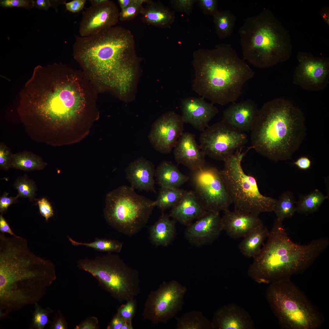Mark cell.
Returning a JSON list of instances; mask_svg holds the SVG:
<instances>
[{
	"label": "cell",
	"instance_id": "9c48e42d",
	"mask_svg": "<svg viewBox=\"0 0 329 329\" xmlns=\"http://www.w3.org/2000/svg\"><path fill=\"white\" fill-rule=\"evenodd\" d=\"M77 267L90 273L104 290L120 302L134 299L140 292L139 272L117 254L107 253L94 259L80 260Z\"/></svg>",
	"mask_w": 329,
	"mask_h": 329
},
{
	"label": "cell",
	"instance_id": "8992f818",
	"mask_svg": "<svg viewBox=\"0 0 329 329\" xmlns=\"http://www.w3.org/2000/svg\"><path fill=\"white\" fill-rule=\"evenodd\" d=\"M73 49L81 64L108 84L133 68L134 37L129 30L121 27H113L87 36H77Z\"/></svg>",
	"mask_w": 329,
	"mask_h": 329
},
{
	"label": "cell",
	"instance_id": "8d00e7d4",
	"mask_svg": "<svg viewBox=\"0 0 329 329\" xmlns=\"http://www.w3.org/2000/svg\"><path fill=\"white\" fill-rule=\"evenodd\" d=\"M13 187L18 191L16 196L18 198H27L31 202L36 200V185L27 174L17 178L13 183Z\"/></svg>",
	"mask_w": 329,
	"mask_h": 329
},
{
	"label": "cell",
	"instance_id": "1f68e13d",
	"mask_svg": "<svg viewBox=\"0 0 329 329\" xmlns=\"http://www.w3.org/2000/svg\"><path fill=\"white\" fill-rule=\"evenodd\" d=\"M328 197L317 189L314 190L307 194L300 196L296 203V211L304 214L316 212Z\"/></svg>",
	"mask_w": 329,
	"mask_h": 329
},
{
	"label": "cell",
	"instance_id": "8fae6325",
	"mask_svg": "<svg viewBox=\"0 0 329 329\" xmlns=\"http://www.w3.org/2000/svg\"><path fill=\"white\" fill-rule=\"evenodd\" d=\"M244 155L238 150L224 161L220 171L235 210L258 215L273 211L277 200L261 194L255 178L244 172L241 164Z\"/></svg>",
	"mask_w": 329,
	"mask_h": 329
},
{
	"label": "cell",
	"instance_id": "d4e9b609",
	"mask_svg": "<svg viewBox=\"0 0 329 329\" xmlns=\"http://www.w3.org/2000/svg\"><path fill=\"white\" fill-rule=\"evenodd\" d=\"M194 191H186L172 207L169 216L182 224L188 226L207 212Z\"/></svg>",
	"mask_w": 329,
	"mask_h": 329
},
{
	"label": "cell",
	"instance_id": "e575fe53",
	"mask_svg": "<svg viewBox=\"0 0 329 329\" xmlns=\"http://www.w3.org/2000/svg\"><path fill=\"white\" fill-rule=\"evenodd\" d=\"M69 240L74 246H84L97 251L107 253H119L122 250V243L116 240L96 238L94 241L90 242H82L76 241L68 236Z\"/></svg>",
	"mask_w": 329,
	"mask_h": 329
},
{
	"label": "cell",
	"instance_id": "9a60e30c",
	"mask_svg": "<svg viewBox=\"0 0 329 329\" xmlns=\"http://www.w3.org/2000/svg\"><path fill=\"white\" fill-rule=\"evenodd\" d=\"M298 64L293 75V83L308 91H319L325 89L329 80V59L316 57L310 52L299 51Z\"/></svg>",
	"mask_w": 329,
	"mask_h": 329
},
{
	"label": "cell",
	"instance_id": "836d02e7",
	"mask_svg": "<svg viewBox=\"0 0 329 329\" xmlns=\"http://www.w3.org/2000/svg\"><path fill=\"white\" fill-rule=\"evenodd\" d=\"M296 203L293 193L290 191L283 192L277 200L273 211L276 219L281 220L291 217L296 211Z\"/></svg>",
	"mask_w": 329,
	"mask_h": 329
},
{
	"label": "cell",
	"instance_id": "11a10c76",
	"mask_svg": "<svg viewBox=\"0 0 329 329\" xmlns=\"http://www.w3.org/2000/svg\"><path fill=\"white\" fill-rule=\"evenodd\" d=\"M134 0H119L118 2L121 9H123L131 5Z\"/></svg>",
	"mask_w": 329,
	"mask_h": 329
},
{
	"label": "cell",
	"instance_id": "484cf974",
	"mask_svg": "<svg viewBox=\"0 0 329 329\" xmlns=\"http://www.w3.org/2000/svg\"><path fill=\"white\" fill-rule=\"evenodd\" d=\"M146 2L140 12L143 21L157 27L170 28L175 19L174 12L158 2L147 0Z\"/></svg>",
	"mask_w": 329,
	"mask_h": 329
},
{
	"label": "cell",
	"instance_id": "681fc988",
	"mask_svg": "<svg viewBox=\"0 0 329 329\" xmlns=\"http://www.w3.org/2000/svg\"><path fill=\"white\" fill-rule=\"evenodd\" d=\"M99 327L97 318L95 317H89L79 324L76 326L75 329H98Z\"/></svg>",
	"mask_w": 329,
	"mask_h": 329
},
{
	"label": "cell",
	"instance_id": "6da1fadb",
	"mask_svg": "<svg viewBox=\"0 0 329 329\" xmlns=\"http://www.w3.org/2000/svg\"><path fill=\"white\" fill-rule=\"evenodd\" d=\"M44 73L30 85L25 99L31 125L47 128L52 141L71 144L89 134L92 126L82 120L84 100L67 79Z\"/></svg>",
	"mask_w": 329,
	"mask_h": 329
},
{
	"label": "cell",
	"instance_id": "7dc6e473",
	"mask_svg": "<svg viewBox=\"0 0 329 329\" xmlns=\"http://www.w3.org/2000/svg\"><path fill=\"white\" fill-rule=\"evenodd\" d=\"M65 1L35 0H34V5L38 9L48 10V9L52 7L56 9L58 5L61 3L64 4Z\"/></svg>",
	"mask_w": 329,
	"mask_h": 329
},
{
	"label": "cell",
	"instance_id": "7a4b0ae2",
	"mask_svg": "<svg viewBox=\"0 0 329 329\" xmlns=\"http://www.w3.org/2000/svg\"><path fill=\"white\" fill-rule=\"evenodd\" d=\"M54 264L38 256L19 235L0 237V319L37 303L55 280Z\"/></svg>",
	"mask_w": 329,
	"mask_h": 329
},
{
	"label": "cell",
	"instance_id": "db71d44e",
	"mask_svg": "<svg viewBox=\"0 0 329 329\" xmlns=\"http://www.w3.org/2000/svg\"><path fill=\"white\" fill-rule=\"evenodd\" d=\"M3 215H0V231L3 233H8L11 235H16L12 231L9 224L3 216Z\"/></svg>",
	"mask_w": 329,
	"mask_h": 329
},
{
	"label": "cell",
	"instance_id": "cb8c5ba5",
	"mask_svg": "<svg viewBox=\"0 0 329 329\" xmlns=\"http://www.w3.org/2000/svg\"><path fill=\"white\" fill-rule=\"evenodd\" d=\"M155 171L153 163L143 157L132 161L125 170L126 178L133 188L154 192Z\"/></svg>",
	"mask_w": 329,
	"mask_h": 329
},
{
	"label": "cell",
	"instance_id": "44dd1931",
	"mask_svg": "<svg viewBox=\"0 0 329 329\" xmlns=\"http://www.w3.org/2000/svg\"><path fill=\"white\" fill-rule=\"evenodd\" d=\"M174 148V158L178 164L183 165L192 171L205 165V155L197 143L193 133L183 132Z\"/></svg>",
	"mask_w": 329,
	"mask_h": 329
},
{
	"label": "cell",
	"instance_id": "83f0119b",
	"mask_svg": "<svg viewBox=\"0 0 329 329\" xmlns=\"http://www.w3.org/2000/svg\"><path fill=\"white\" fill-rule=\"evenodd\" d=\"M155 175L161 187L179 188L189 180V177L182 173L175 165L166 161L158 165Z\"/></svg>",
	"mask_w": 329,
	"mask_h": 329
},
{
	"label": "cell",
	"instance_id": "74e56055",
	"mask_svg": "<svg viewBox=\"0 0 329 329\" xmlns=\"http://www.w3.org/2000/svg\"><path fill=\"white\" fill-rule=\"evenodd\" d=\"M34 305V309L29 328L44 329L48 324H49L51 321L49 320V317L54 310L50 307L43 308L37 303Z\"/></svg>",
	"mask_w": 329,
	"mask_h": 329
},
{
	"label": "cell",
	"instance_id": "680465c9",
	"mask_svg": "<svg viewBox=\"0 0 329 329\" xmlns=\"http://www.w3.org/2000/svg\"><path fill=\"white\" fill-rule=\"evenodd\" d=\"M105 0H91L90 2L91 5H99L103 2Z\"/></svg>",
	"mask_w": 329,
	"mask_h": 329
},
{
	"label": "cell",
	"instance_id": "f5cc1de1",
	"mask_svg": "<svg viewBox=\"0 0 329 329\" xmlns=\"http://www.w3.org/2000/svg\"><path fill=\"white\" fill-rule=\"evenodd\" d=\"M125 320L117 313L107 327L108 329H121Z\"/></svg>",
	"mask_w": 329,
	"mask_h": 329
},
{
	"label": "cell",
	"instance_id": "b9f144b4",
	"mask_svg": "<svg viewBox=\"0 0 329 329\" xmlns=\"http://www.w3.org/2000/svg\"><path fill=\"white\" fill-rule=\"evenodd\" d=\"M12 154L9 149L4 144H0V168L7 171L11 168Z\"/></svg>",
	"mask_w": 329,
	"mask_h": 329
},
{
	"label": "cell",
	"instance_id": "816d5d0a",
	"mask_svg": "<svg viewBox=\"0 0 329 329\" xmlns=\"http://www.w3.org/2000/svg\"><path fill=\"white\" fill-rule=\"evenodd\" d=\"M293 164L299 169L302 170H306L310 167L311 161L307 157L302 156L294 161Z\"/></svg>",
	"mask_w": 329,
	"mask_h": 329
},
{
	"label": "cell",
	"instance_id": "ffe728a7",
	"mask_svg": "<svg viewBox=\"0 0 329 329\" xmlns=\"http://www.w3.org/2000/svg\"><path fill=\"white\" fill-rule=\"evenodd\" d=\"M259 109L250 99L232 103L223 111L221 120L231 127L245 133L250 132Z\"/></svg>",
	"mask_w": 329,
	"mask_h": 329
},
{
	"label": "cell",
	"instance_id": "ba28073f",
	"mask_svg": "<svg viewBox=\"0 0 329 329\" xmlns=\"http://www.w3.org/2000/svg\"><path fill=\"white\" fill-rule=\"evenodd\" d=\"M266 297L285 329H317L324 318L304 292L290 280L269 284Z\"/></svg>",
	"mask_w": 329,
	"mask_h": 329
},
{
	"label": "cell",
	"instance_id": "c3c4849f",
	"mask_svg": "<svg viewBox=\"0 0 329 329\" xmlns=\"http://www.w3.org/2000/svg\"><path fill=\"white\" fill-rule=\"evenodd\" d=\"M9 193L5 192L0 197V213L3 215L6 213L9 207L11 205L18 202V197L17 196L8 197Z\"/></svg>",
	"mask_w": 329,
	"mask_h": 329
},
{
	"label": "cell",
	"instance_id": "9f6ffc18",
	"mask_svg": "<svg viewBox=\"0 0 329 329\" xmlns=\"http://www.w3.org/2000/svg\"><path fill=\"white\" fill-rule=\"evenodd\" d=\"M320 14L324 20L329 25V11L328 9L324 8L322 9L320 11Z\"/></svg>",
	"mask_w": 329,
	"mask_h": 329
},
{
	"label": "cell",
	"instance_id": "60d3db41",
	"mask_svg": "<svg viewBox=\"0 0 329 329\" xmlns=\"http://www.w3.org/2000/svg\"><path fill=\"white\" fill-rule=\"evenodd\" d=\"M172 7L176 11L186 15L192 12L194 4L197 0H172L170 1Z\"/></svg>",
	"mask_w": 329,
	"mask_h": 329
},
{
	"label": "cell",
	"instance_id": "f6af8a7d",
	"mask_svg": "<svg viewBox=\"0 0 329 329\" xmlns=\"http://www.w3.org/2000/svg\"><path fill=\"white\" fill-rule=\"evenodd\" d=\"M40 213L44 217L46 221L54 215V211L50 203L45 197L42 198L37 201Z\"/></svg>",
	"mask_w": 329,
	"mask_h": 329
},
{
	"label": "cell",
	"instance_id": "52a82bcc",
	"mask_svg": "<svg viewBox=\"0 0 329 329\" xmlns=\"http://www.w3.org/2000/svg\"><path fill=\"white\" fill-rule=\"evenodd\" d=\"M238 34L243 59L257 68L273 66L291 55L289 32L268 9L247 18Z\"/></svg>",
	"mask_w": 329,
	"mask_h": 329
},
{
	"label": "cell",
	"instance_id": "e0dca14e",
	"mask_svg": "<svg viewBox=\"0 0 329 329\" xmlns=\"http://www.w3.org/2000/svg\"><path fill=\"white\" fill-rule=\"evenodd\" d=\"M119 13L111 1L91 5L83 13L79 30L80 36H90L114 27L119 19Z\"/></svg>",
	"mask_w": 329,
	"mask_h": 329
},
{
	"label": "cell",
	"instance_id": "7bdbcfd3",
	"mask_svg": "<svg viewBox=\"0 0 329 329\" xmlns=\"http://www.w3.org/2000/svg\"><path fill=\"white\" fill-rule=\"evenodd\" d=\"M0 5L4 8L21 7L30 10L34 7L33 0H1Z\"/></svg>",
	"mask_w": 329,
	"mask_h": 329
},
{
	"label": "cell",
	"instance_id": "4fadbf2b",
	"mask_svg": "<svg viewBox=\"0 0 329 329\" xmlns=\"http://www.w3.org/2000/svg\"><path fill=\"white\" fill-rule=\"evenodd\" d=\"M192 172L194 192L205 210L218 212L228 210L232 202L221 171L205 165Z\"/></svg>",
	"mask_w": 329,
	"mask_h": 329
},
{
	"label": "cell",
	"instance_id": "30bf717a",
	"mask_svg": "<svg viewBox=\"0 0 329 329\" xmlns=\"http://www.w3.org/2000/svg\"><path fill=\"white\" fill-rule=\"evenodd\" d=\"M155 206V201L136 193L131 186L123 185L107 194L103 214L112 227L131 236L145 226Z\"/></svg>",
	"mask_w": 329,
	"mask_h": 329
},
{
	"label": "cell",
	"instance_id": "277c9868",
	"mask_svg": "<svg viewBox=\"0 0 329 329\" xmlns=\"http://www.w3.org/2000/svg\"><path fill=\"white\" fill-rule=\"evenodd\" d=\"M282 221L275 219L267 240L249 267V277L259 283L270 284L290 280L303 273L327 247L329 240L321 238L309 243L294 242L288 236Z\"/></svg>",
	"mask_w": 329,
	"mask_h": 329
},
{
	"label": "cell",
	"instance_id": "603a6c76",
	"mask_svg": "<svg viewBox=\"0 0 329 329\" xmlns=\"http://www.w3.org/2000/svg\"><path fill=\"white\" fill-rule=\"evenodd\" d=\"M221 217L223 230L233 239L243 237L263 224L258 215L235 210H228Z\"/></svg>",
	"mask_w": 329,
	"mask_h": 329
},
{
	"label": "cell",
	"instance_id": "5bb4252c",
	"mask_svg": "<svg viewBox=\"0 0 329 329\" xmlns=\"http://www.w3.org/2000/svg\"><path fill=\"white\" fill-rule=\"evenodd\" d=\"M245 133L222 120L208 126L200 136V148L205 156L224 161L247 142Z\"/></svg>",
	"mask_w": 329,
	"mask_h": 329
},
{
	"label": "cell",
	"instance_id": "f35d334b",
	"mask_svg": "<svg viewBox=\"0 0 329 329\" xmlns=\"http://www.w3.org/2000/svg\"><path fill=\"white\" fill-rule=\"evenodd\" d=\"M147 0H134L130 5L121 9L119 13V19L126 21L132 19L140 13L143 4Z\"/></svg>",
	"mask_w": 329,
	"mask_h": 329
},
{
	"label": "cell",
	"instance_id": "ac0fdd59",
	"mask_svg": "<svg viewBox=\"0 0 329 329\" xmlns=\"http://www.w3.org/2000/svg\"><path fill=\"white\" fill-rule=\"evenodd\" d=\"M223 230L219 212L207 211L194 222L187 226L184 236L191 244L200 247L212 243Z\"/></svg>",
	"mask_w": 329,
	"mask_h": 329
},
{
	"label": "cell",
	"instance_id": "3957f363",
	"mask_svg": "<svg viewBox=\"0 0 329 329\" xmlns=\"http://www.w3.org/2000/svg\"><path fill=\"white\" fill-rule=\"evenodd\" d=\"M192 63L195 73L193 90L213 104L225 105L236 101L244 84L254 76L230 44L198 49L193 53Z\"/></svg>",
	"mask_w": 329,
	"mask_h": 329
},
{
	"label": "cell",
	"instance_id": "7402d4cb",
	"mask_svg": "<svg viewBox=\"0 0 329 329\" xmlns=\"http://www.w3.org/2000/svg\"><path fill=\"white\" fill-rule=\"evenodd\" d=\"M211 322L213 329L255 328L254 322L249 313L234 304H228L218 308Z\"/></svg>",
	"mask_w": 329,
	"mask_h": 329
},
{
	"label": "cell",
	"instance_id": "d590c367",
	"mask_svg": "<svg viewBox=\"0 0 329 329\" xmlns=\"http://www.w3.org/2000/svg\"><path fill=\"white\" fill-rule=\"evenodd\" d=\"M185 191L179 188L161 187L157 199L155 201V206L162 211L172 208L180 200Z\"/></svg>",
	"mask_w": 329,
	"mask_h": 329
},
{
	"label": "cell",
	"instance_id": "ee69618b",
	"mask_svg": "<svg viewBox=\"0 0 329 329\" xmlns=\"http://www.w3.org/2000/svg\"><path fill=\"white\" fill-rule=\"evenodd\" d=\"M197 2L203 13L213 16L218 10L216 0H197Z\"/></svg>",
	"mask_w": 329,
	"mask_h": 329
},
{
	"label": "cell",
	"instance_id": "4316f807",
	"mask_svg": "<svg viewBox=\"0 0 329 329\" xmlns=\"http://www.w3.org/2000/svg\"><path fill=\"white\" fill-rule=\"evenodd\" d=\"M162 211L158 220L150 227V238L156 246H166L173 240L176 235L175 221Z\"/></svg>",
	"mask_w": 329,
	"mask_h": 329
},
{
	"label": "cell",
	"instance_id": "bcb514c9",
	"mask_svg": "<svg viewBox=\"0 0 329 329\" xmlns=\"http://www.w3.org/2000/svg\"><path fill=\"white\" fill-rule=\"evenodd\" d=\"M50 329H67L68 328L67 323L65 317L59 310H58L55 313V316L53 320L50 321Z\"/></svg>",
	"mask_w": 329,
	"mask_h": 329
},
{
	"label": "cell",
	"instance_id": "d6a6232c",
	"mask_svg": "<svg viewBox=\"0 0 329 329\" xmlns=\"http://www.w3.org/2000/svg\"><path fill=\"white\" fill-rule=\"evenodd\" d=\"M215 32L218 37L223 39L230 36L234 29L236 18L228 10L219 11L213 16Z\"/></svg>",
	"mask_w": 329,
	"mask_h": 329
},
{
	"label": "cell",
	"instance_id": "f1b7e54d",
	"mask_svg": "<svg viewBox=\"0 0 329 329\" xmlns=\"http://www.w3.org/2000/svg\"><path fill=\"white\" fill-rule=\"evenodd\" d=\"M269 231L263 224L243 237L239 245V249L243 255L253 258L260 252L261 246L267 238Z\"/></svg>",
	"mask_w": 329,
	"mask_h": 329
},
{
	"label": "cell",
	"instance_id": "f546056e",
	"mask_svg": "<svg viewBox=\"0 0 329 329\" xmlns=\"http://www.w3.org/2000/svg\"><path fill=\"white\" fill-rule=\"evenodd\" d=\"M47 165L40 157L29 151L12 154L11 168L26 172L43 169Z\"/></svg>",
	"mask_w": 329,
	"mask_h": 329
},
{
	"label": "cell",
	"instance_id": "2e32d148",
	"mask_svg": "<svg viewBox=\"0 0 329 329\" xmlns=\"http://www.w3.org/2000/svg\"><path fill=\"white\" fill-rule=\"evenodd\" d=\"M185 122L181 115L166 112L152 124L148 139L154 148L164 154L170 153L183 133Z\"/></svg>",
	"mask_w": 329,
	"mask_h": 329
},
{
	"label": "cell",
	"instance_id": "f907efd6",
	"mask_svg": "<svg viewBox=\"0 0 329 329\" xmlns=\"http://www.w3.org/2000/svg\"><path fill=\"white\" fill-rule=\"evenodd\" d=\"M86 0H73L69 2H65L66 9L73 13L81 11L85 5Z\"/></svg>",
	"mask_w": 329,
	"mask_h": 329
},
{
	"label": "cell",
	"instance_id": "ab89813d",
	"mask_svg": "<svg viewBox=\"0 0 329 329\" xmlns=\"http://www.w3.org/2000/svg\"><path fill=\"white\" fill-rule=\"evenodd\" d=\"M137 307L136 300L133 299L128 300L126 304L121 305L117 313L125 320L132 321L136 313Z\"/></svg>",
	"mask_w": 329,
	"mask_h": 329
},
{
	"label": "cell",
	"instance_id": "7c38bea8",
	"mask_svg": "<svg viewBox=\"0 0 329 329\" xmlns=\"http://www.w3.org/2000/svg\"><path fill=\"white\" fill-rule=\"evenodd\" d=\"M186 288L178 281H163L155 290H151L145 303L144 319L154 324L166 323L182 309Z\"/></svg>",
	"mask_w": 329,
	"mask_h": 329
},
{
	"label": "cell",
	"instance_id": "5b68a950",
	"mask_svg": "<svg viewBox=\"0 0 329 329\" xmlns=\"http://www.w3.org/2000/svg\"><path fill=\"white\" fill-rule=\"evenodd\" d=\"M302 111L289 101L274 99L264 104L250 131L252 147L275 161L291 159L306 134Z\"/></svg>",
	"mask_w": 329,
	"mask_h": 329
},
{
	"label": "cell",
	"instance_id": "6f0895ef",
	"mask_svg": "<svg viewBox=\"0 0 329 329\" xmlns=\"http://www.w3.org/2000/svg\"><path fill=\"white\" fill-rule=\"evenodd\" d=\"M132 321H125L121 329H133Z\"/></svg>",
	"mask_w": 329,
	"mask_h": 329
},
{
	"label": "cell",
	"instance_id": "4dcf8cb0",
	"mask_svg": "<svg viewBox=\"0 0 329 329\" xmlns=\"http://www.w3.org/2000/svg\"><path fill=\"white\" fill-rule=\"evenodd\" d=\"M176 319V329H213L211 321L201 311L189 312Z\"/></svg>",
	"mask_w": 329,
	"mask_h": 329
},
{
	"label": "cell",
	"instance_id": "d6986e66",
	"mask_svg": "<svg viewBox=\"0 0 329 329\" xmlns=\"http://www.w3.org/2000/svg\"><path fill=\"white\" fill-rule=\"evenodd\" d=\"M185 123L202 132L219 112L213 104L206 102L202 97H189L182 99L180 106Z\"/></svg>",
	"mask_w": 329,
	"mask_h": 329
}]
</instances>
